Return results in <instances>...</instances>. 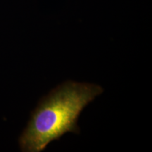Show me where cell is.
<instances>
[{"instance_id": "6da1fadb", "label": "cell", "mask_w": 152, "mask_h": 152, "mask_svg": "<svg viewBox=\"0 0 152 152\" xmlns=\"http://www.w3.org/2000/svg\"><path fill=\"white\" fill-rule=\"evenodd\" d=\"M103 92L102 87L90 83L66 81L58 85L42 99L32 112L19 138L20 150L39 152L66 133L78 134L80 114Z\"/></svg>"}]
</instances>
